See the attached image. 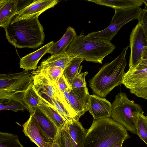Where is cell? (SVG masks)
I'll return each mask as SVG.
<instances>
[{"label":"cell","instance_id":"19","mask_svg":"<svg viewBox=\"0 0 147 147\" xmlns=\"http://www.w3.org/2000/svg\"><path fill=\"white\" fill-rule=\"evenodd\" d=\"M18 0H0V26L4 28L18 10Z\"/></svg>","mask_w":147,"mask_h":147},{"label":"cell","instance_id":"38","mask_svg":"<svg viewBox=\"0 0 147 147\" xmlns=\"http://www.w3.org/2000/svg\"><path fill=\"white\" fill-rule=\"evenodd\" d=\"M142 1L146 6H147V0H142Z\"/></svg>","mask_w":147,"mask_h":147},{"label":"cell","instance_id":"3","mask_svg":"<svg viewBox=\"0 0 147 147\" xmlns=\"http://www.w3.org/2000/svg\"><path fill=\"white\" fill-rule=\"evenodd\" d=\"M129 47L111 62L104 65L89 82V86L96 95L105 97L115 87L122 84L127 65L125 58Z\"/></svg>","mask_w":147,"mask_h":147},{"label":"cell","instance_id":"24","mask_svg":"<svg viewBox=\"0 0 147 147\" xmlns=\"http://www.w3.org/2000/svg\"><path fill=\"white\" fill-rule=\"evenodd\" d=\"M42 100L32 83L25 92L23 99L27 110L30 114L34 113Z\"/></svg>","mask_w":147,"mask_h":147},{"label":"cell","instance_id":"21","mask_svg":"<svg viewBox=\"0 0 147 147\" xmlns=\"http://www.w3.org/2000/svg\"><path fill=\"white\" fill-rule=\"evenodd\" d=\"M68 131L74 147H81L86 134L87 131L79 121L73 120L66 122Z\"/></svg>","mask_w":147,"mask_h":147},{"label":"cell","instance_id":"9","mask_svg":"<svg viewBox=\"0 0 147 147\" xmlns=\"http://www.w3.org/2000/svg\"><path fill=\"white\" fill-rule=\"evenodd\" d=\"M147 45V36L141 24L138 22L130 36L129 68H135L140 63L144 47Z\"/></svg>","mask_w":147,"mask_h":147},{"label":"cell","instance_id":"30","mask_svg":"<svg viewBox=\"0 0 147 147\" xmlns=\"http://www.w3.org/2000/svg\"><path fill=\"white\" fill-rule=\"evenodd\" d=\"M59 136L61 147H74L68 131L66 122L60 130Z\"/></svg>","mask_w":147,"mask_h":147},{"label":"cell","instance_id":"20","mask_svg":"<svg viewBox=\"0 0 147 147\" xmlns=\"http://www.w3.org/2000/svg\"><path fill=\"white\" fill-rule=\"evenodd\" d=\"M76 36L75 29L72 27H68L62 37L58 41L54 43L47 53H49L53 55L66 52Z\"/></svg>","mask_w":147,"mask_h":147},{"label":"cell","instance_id":"35","mask_svg":"<svg viewBox=\"0 0 147 147\" xmlns=\"http://www.w3.org/2000/svg\"><path fill=\"white\" fill-rule=\"evenodd\" d=\"M59 134L54 141L52 147H61L59 139Z\"/></svg>","mask_w":147,"mask_h":147},{"label":"cell","instance_id":"23","mask_svg":"<svg viewBox=\"0 0 147 147\" xmlns=\"http://www.w3.org/2000/svg\"><path fill=\"white\" fill-rule=\"evenodd\" d=\"M87 1L109 7L115 9L140 7L143 3L142 0H89Z\"/></svg>","mask_w":147,"mask_h":147},{"label":"cell","instance_id":"5","mask_svg":"<svg viewBox=\"0 0 147 147\" xmlns=\"http://www.w3.org/2000/svg\"><path fill=\"white\" fill-rule=\"evenodd\" d=\"M111 117L132 133L137 134L136 125L140 114L144 112L141 106L129 100L124 92L118 93L111 104Z\"/></svg>","mask_w":147,"mask_h":147},{"label":"cell","instance_id":"39","mask_svg":"<svg viewBox=\"0 0 147 147\" xmlns=\"http://www.w3.org/2000/svg\"><path fill=\"white\" fill-rule=\"evenodd\" d=\"M146 116V117H147V116Z\"/></svg>","mask_w":147,"mask_h":147},{"label":"cell","instance_id":"37","mask_svg":"<svg viewBox=\"0 0 147 147\" xmlns=\"http://www.w3.org/2000/svg\"><path fill=\"white\" fill-rule=\"evenodd\" d=\"M124 141H122L115 145L111 146L110 147H122Z\"/></svg>","mask_w":147,"mask_h":147},{"label":"cell","instance_id":"32","mask_svg":"<svg viewBox=\"0 0 147 147\" xmlns=\"http://www.w3.org/2000/svg\"><path fill=\"white\" fill-rule=\"evenodd\" d=\"M55 82L59 89L63 93L66 90L71 88L66 80L63 73L57 79Z\"/></svg>","mask_w":147,"mask_h":147},{"label":"cell","instance_id":"25","mask_svg":"<svg viewBox=\"0 0 147 147\" xmlns=\"http://www.w3.org/2000/svg\"><path fill=\"white\" fill-rule=\"evenodd\" d=\"M84 60L82 58L75 57L70 61L63 70V75L70 86L72 80L79 71L80 64Z\"/></svg>","mask_w":147,"mask_h":147},{"label":"cell","instance_id":"28","mask_svg":"<svg viewBox=\"0 0 147 147\" xmlns=\"http://www.w3.org/2000/svg\"><path fill=\"white\" fill-rule=\"evenodd\" d=\"M137 134L147 145V118L143 113L140 114L136 125Z\"/></svg>","mask_w":147,"mask_h":147},{"label":"cell","instance_id":"11","mask_svg":"<svg viewBox=\"0 0 147 147\" xmlns=\"http://www.w3.org/2000/svg\"><path fill=\"white\" fill-rule=\"evenodd\" d=\"M22 126L25 136L38 147H52L54 141L49 138L41 130L34 113L30 114L29 119Z\"/></svg>","mask_w":147,"mask_h":147},{"label":"cell","instance_id":"16","mask_svg":"<svg viewBox=\"0 0 147 147\" xmlns=\"http://www.w3.org/2000/svg\"><path fill=\"white\" fill-rule=\"evenodd\" d=\"M55 109L66 121L71 122L73 120L79 121L80 117L71 108L60 90H58L55 98L53 100Z\"/></svg>","mask_w":147,"mask_h":147},{"label":"cell","instance_id":"18","mask_svg":"<svg viewBox=\"0 0 147 147\" xmlns=\"http://www.w3.org/2000/svg\"><path fill=\"white\" fill-rule=\"evenodd\" d=\"M34 114L41 130L49 138L54 141L60 130L38 107Z\"/></svg>","mask_w":147,"mask_h":147},{"label":"cell","instance_id":"22","mask_svg":"<svg viewBox=\"0 0 147 147\" xmlns=\"http://www.w3.org/2000/svg\"><path fill=\"white\" fill-rule=\"evenodd\" d=\"M60 130L64 125L66 121L53 107L42 99L38 107Z\"/></svg>","mask_w":147,"mask_h":147},{"label":"cell","instance_id":"36","mask_svg":"<svg viewBox=\"0 0 147 147\" xmlns=\"http://www.w3.org/2000/svg\"><path fill=\"white\" fill-rule=\"evenodd\" d=\"M142 60H147V45L144 47L143 51Z\"/></svg>","mask_w":147,"mask_h":147},{"label":"cell","instance_id":"10","mask_svg":"<svg viewBox=\"0 0 147 147\" xmlns=\"http://www.w3.org/2000/svg\"><path fill=\"white\" fill-rule=\"evenodd\" d=\"M69 104L80 117L88 111L90 94L87 87L71 88L63 93Z\"/></svg>","mask_w":147,"mask_h":147},{"label":"cell","instance_id":"7","mask_svg":"<svg viewBox=\"0 0 147 147\" xmlns=\"http://www.w3.org/2000/svg\"><path fill=\"white\" fill-rule=\"evenodd\" d=\"M115 10L114 15L108 27L102 30L92 32L86 35L111 41L124 25L131 20H138L143 11L140 7Z\"/></svg>","mask_w":147,"mask_h":147},{"label":"cell","instance_id":"29","mask_svg":"<svg viewBox=\"0 0 147 147\" xmlns=\"http://www.w3.org/2000/svg\"><path fill=\"white\" fill-rule=\"evenodd\" d=\"M26 109V108L21 103L15 100H5L0 101V111L9 110L18 112Z\"/></svg>","mask_w":147,"mask_h":147},{"label":"cell","instance_id":"13","mask_svg":"<svg viewBox=\"0 0 147 147\" xmlns=\"http://www.w3.org/2000/svg\"><path fill=\"white\" fill-rule=\"evenodd\" d=\"M59 2L58 0H34L29 5L18 10L13 18L18 20L38 17L43 12L53 7Z\"/></svg>","mask_w":147,"mask_h":147},{"label":"cell","instance_id":"12","mask_svg":"<svg viewBox=\"0 0 147 147\" xmlns=\"http://www.w3.org/2000/svg\"><path fill=\"white\" fill-rule=\"evenodd\" d=\"M33 85L42 99L55 109L54 99L56 97L58 88L55 82H52L40 74L33 76Z\"/></svg>","mask_w":147,"mask_h":147},{"label":"cell","instance_id":"26","mask_svg":"<svg viewBox=\"0 0 147 147\" xmlns=\"http://www.w3.org/2000/svg\"><path fill=\"white\" fill-rule=\"evenodd\" d=\"M0 147H24L19 141L18 136L7 132H0Z\"/></svg>","mask_w":147,"mask_h":147},{"label":"cell","instance_id":"31","mask_svg":"<svg viewBox=\"0 0 147 147\" xmlns=\"http://www.w3.org/2000/svg\"><path fill=\"white\" fill-rule=\"evenodd\" d=\"M82 66H80L78 72L74 78L71 85V88H78L86 87V83L85 80L86 76L88 72L86 71L81 72Z\"/></svg>","mask_w":147,"mask_h":147},{"label":"cell","instance_id":"33","mask_svg":"<svg viewBox=\"0 0 147 147\" xmlns=\"http://www.w3.org/2000/svg\"><path fill=\"white\" fill-rule=\"evenodd\" d=\"M138 22L140 23L142 26L147 36V9H143V12L138 20Z\"/></svg>","mask_w":147,"mask_h":147},{"label":"cell","instance_id":"34","mask_svg":"<svg viewBox=\"0 0 147 147\" xmlns=\"http://www.w3.org/2000/svg\"><path fill=\"white\" fill-rule=\"evenodd\" d=\"M135 68L137 69L147 68V60H142L140 63Z\"/></svg>","mask_w":147,"mask_h":147},{"label":"cell","instance_id":"1","mask_svg":"<svg viewBox=\"0 0 147 147\" xmlns=\"http://www.w3.org/2000/svg\"><path fill=\"white\" fill-rule=\"evenodd\" d=\"M4 28L7 40L16 47L36 49L44 42V29L38 17L12 18Z\"/></svg>","mask_w":147,"mask_h":147},{"label":"cell","instance_id":"17","mask_svg":"<svg viewBox=\"0 0 147 147\" xmlns=\"http://www.w3.org/2000/svg\"><path fill=\"white\" fill-rule=\"evenodd\" d=\"M74 55L67 52L64 53L51 55L47 59L43 61L36 70L42 69L59 67L64 69L68 63L74 58Z\"/></svg>","mask_w":147,"mask_h":147},{"label":"cell","instance_id":"15","mask_svg":"<svg viewBox=\"0 0 147 147\" xmlns=\"http://www.w3.org/2000/svg\"><path fill=\"white\" fill-rule=\"evenodd\" d=\"M54 43L53 41H51L37 50L22 58L19 63L20 68L26 71L36 70L39 60L47 53Z\"/></svg>","mask_w":147,"mask_h":147},{"label":"cell","instance_id":"6","mask_svg":"<svg viewBox=\"0 0 147 147\" xmlns=\"http://www.w3.org/2000/svg\"><path fill=\"white\" fill-rule=\"evenodd\" d=\"M33 82V76L25 70L16 73L1 74L0 101L15 100L21 103L26 109L23 102V97Z\"/></svg>","mask_w":147,"mask_h":147},{"label":"cell","instance_id":"27","mask_svg":"<svg viewBox=\"0 0 147 147\" xmlns=\"http://www.w3.org/2000/svg\"><path fill=\"white\" fill-rule=\"evenodd\" d=\"M63 69L60 68L53 67L31 72L33 76L40 74L47 78L52 82H55L58 78L63 73Z\"/></svg>","mask_w":147,"mask_h":147},{"label":"cell","instance_id":"8","mask_svg":"<svg viewBox=\"0 0 147 147\" xmlns=\"http://www.w3.org/2000/svg\"><path fill=\"white\" fill-rule=\"evenodd\" d=\"M122 84L137 96L147 99V68H129L123 76Z\"/></svg>","mask_w":147,"mask_h":147},{"label":"cell","instance_id":"4","mask_svg":"<svg viewBox=\"0 0 147 147\" xmlns=\"http://www.w3.org/2000/svg\"><path fill=\"white\" fill-rule=\"evenodd\" d=\"M115 48L110 41L80 34L75 37L66 52L86 61L102 64Z\"/></svg>","mask_w":147,"mask_h":147},{"label":"cell","instance_id":"14","mask_svg":"<svg viewBox=\"0 0 147 147\" xmlns=\"http://www.w3.org/2000/svg\"><path fill=\"white\" fill-rule=\"evenodd\" d=\"M111 104L105 98L93 94L90 95L88 111L94 119L110 117Z\"/></svg>","mask_w":147,"mask_h":147},{"label":"cell","instance_id":"2","mask_svg":"<svg viewBox=\"0 0 147 147\" xmlns=\"http://www.w3.org/2000/svg\"><path fill=\"white\" fill-rule=\"evenodd\" d=\"M129 138L126 129L112 119H94L81 147H110Z\"/></svg>","mask_w":147,"mask_h":147}]
</instances>
